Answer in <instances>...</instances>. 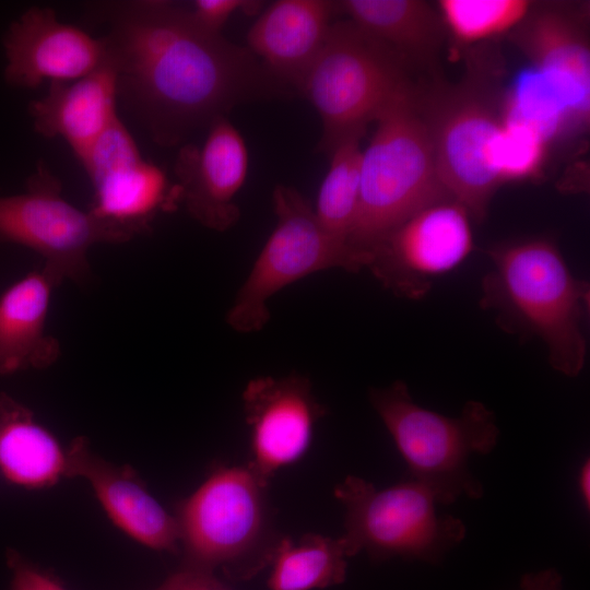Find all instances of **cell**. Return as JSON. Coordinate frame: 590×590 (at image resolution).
<instances>
[{"label":"cell","instance_id":"obj_5","mask_svg":"<svg viewBox=\"0 0 590 590\" xmlns=\"http://www.w3.org/2000/svg\"><path fill=\"white\" fill-rule=\"evenodd\" d=\"M406 62L351 20L333 22L298 91L322 123L318 149L329 154L344 138L365 132L414 90Z\"/></svg>","mask_w":590,"mask_h":590},{"label":"cell","instance_id":"obj_8","mask_svg":"<svg viewBox=\"0 0 590 590\" xmlns=\"http://www.w3.org/2000/svg\"><path fill=\"white\" fill-rule=\"evenodd\" d=\"M476 78L420 97L439 178L471 220L481 222L503 184L498 141L504 127V99Z\"/></svg>","mask_w":590,"mask_h":590},{"label":"cell","instance_id":"obj_30","mask_svg":"<svg viewBox=\"0 0 590 590\" xmlns=\"http://www.w3.org/2000/svg\"><path fill=\"white\" fill-rule=\"evenodd\" d=\"M520 590H563V576L555 568L526 573L519 582Z\"/></svg>","mask_w":590,"mask_h":590},{"label":"cell","instance_id":"obj_3","mask_svg":"<svg viewBox=\"0 0 590 590\" xmlns=\"http://www.w3.org/2000/svg\"><path fill=\"white\" fill-rule=\"evenodd\" d=\"M449 199L414 88L379 117L363 151L359 205L347 244L367 264L369 251L391 229Z\"/></svg>","mask_w":590,"mask_h":590},{"label":"cell","instance_id":"obj_28","mask_svg":"<svg viewBox=\"0 0 590 590\" xmlns=\"http://www.w3.org/2000/svg\"><path fill=\"white\" fill-rule=\"evenodd\" d=\"M7 558L12 570L10 590H64L47 575L30 565L15 551L10 550Z\"/></svg>","mask_w":590,"mask_h":590},{"label":"cell","instance_id":"obj_7","mask_svg":"<svg viewBox=\"0 0 590 590\" xmlns=\"http://www.w3.org/2000/svg\"><path fill=\"white\" fill-rule=\"evenodd\" d=\"M344 507V542L349 557L365 552L374 560L401 558L436 565L467 535L465 524L437 511L434 495L408 477L378 489L347 475L334 487Z\"/></svg>","mask_w":590,"mask_h":590},{"label":"cell","instance_id":"obj_19","mask_svg":"<svg viewBox=\"0 0 590 590\" xmlns=\"http://www.w3.org/2000/svg\"><path fill=\"white\" fill-rule=\"evenodd\" d=\"M117 97V75L108 59L85 76L50 83L28 111L37 133L63 139L81 161L118 118Z\"/></svg>","mask_w":590,"mask_h":590},{"label":"cell","instance_id":"obj_23","mask_svg":"<svg viewBox=\"0 0 590 590\" xmlns=\"http://www.w3.org/2000/svg\"><path fill=\"white\" fill-rule=\"evenodd\" d=\"M349 558L341 536L282 534L271 558L269 590H315L342 583Z\"/></svg>","mask_w":590,"mask_h":590},{"label":"cell","instance_id":"obj_24","mask_svg":"<svg viewBox=\"0 0 590 590\" xmlns=\"http://www.w3.org/2000/svg\"><path fill=\"white\" fill-rule=\"evenodd\" d=\"M364 134L347 135L329 153V169L320 185L314 210L321 227L346 244L359 205L361 140Z\"/></svg>","mask_w":590,"mask_h":590},{"label":"cell","instance_id":"obj_17","mask_svg":"<svg viewBox=\"0 0 590 590\" xmlns=\"http://www.w3.org/2000/svg\"><path fill=\"white\" fill-rule=\"evenodd\" d=\"M335 1L279 0L250 27L248 49L291 88H299L329 34Z\"/></svg>","mask_w":590,"mask_h":590},{"label":"cell","instance_id":"obj_2","mask_svg":"<svg viewBox=\"0 0 590 590\" xmlns=\"http://www.w3.org/2000/svg\"><path fill=\"white\" fill-rule=\"evenodd\" d=\"M486 252L493 268L482 282V307L495 311L506 331L542 340L551 367L577 377L587 356L589 283L574 275L547 238L502 243Z\"/></svg>","mask_w":590,"mask_h":590},{"label":"cell","instance_id":"obj_1","mask_svg":"<svg viewBox=\"0 0 590 590\" xmlns=\"http://www.w3.org/2000/svg\"><path fill=\"white\" fill-rule=\"evenodd\" d=\"M90 13L104 39L121 95L154 141L175 145L245 101L287 96L248 48L203 30L168 1H102Z\"/></svg>","mask_w":590,"mask_h":590},{"label":"cell","instance_id":"obj_12","mask_svg":"<svg viewBox=\"0 0 590 590\" xmlns=\"http://www.w3.org/2000/svg\"><path fill=\"white\" fill-rule=\"evenodd\" d=\"M474 248L471 217L453 199L414 213L369 251L366 269L392 294L417 300Z\"/></svg>","mask_w":590,"mask_h":590},{"label":"cell","instance_id":"obj_21","mask_svg":"<svg viewBox=\"0 0 590 590\" xmlns=\"http://www.w3.org/2000/svg\"><path fill=\"white\" fill-rule=\"evenodd\" d=\"M335 9L406 63H434L446 32L437 8L422 0H343Z\"/></svg>","mask_w":590,"mask_h":590},{"label":"cell","instance_id":"obj_10","mask_svg":"<svg viewBox=\"0 0 590 590\" xmlns=\"http://www.w3.org/2000/svg\"><path fill=\"white\" fill-rule=\"evenodd\" d=\"M24 246L44 259L43 267L61 283L91 279L88 250L121 239L62 197V185L44 162L27 178L25 190L0 197V246Z\"/></svg>","mask_w":590,"mask_h":590},{"label":"cell","instance_id":"obj_29","mask_svg":"<svg viewBox=\"0 0 590 590\" xmlns=\"http://www.w3.org/2000/svg\"><path fill=\"white\" fill-rule=\"evenodd\" d=\"M155 590H229L211 571L189 567L170 576Z\"/></svg>","mask_w":590,"mask_h":590},{"label":"cell","instance_id":"obj_31","mask_svg":"<svg viewBox=\"0 0 590 590\" xmlns=\"http://www.w3.org/2000/svg\"><path fill=\"white\" fill-rule=\"evenodd\" d=\"M578 487L585 507H590V461L586 459L578 473Z\"/></svg>","mask_w":590,"mask_h":590},{"label":"cell","instance_id":"obj_20","mask_svg":"<svg viewBox=\"0 0 590 590\" xmlns=\"http://www.w3.org/2000/svg\"><path fill=\"white\" fill-rule=\"evenodd\" d=\"M62 283L42 267L0 296V375L44 369L61 355L58 339L46 331L50 299Z\"/></svg>","mask_w":590,"mask_h":590},{"label":"cell","instance_id":"obj_6","mask_svg":"<svg viewBox=\"0 0 590 590\" xmlns=\"http://www.w3.org/2000/svg\"><path fill=\"white\" fill-rule=\"evenodd\" d=\"M268 488L247 464L211 470L175 517L191 567L247 576L271 562L282 534Z\"/></svg>","mask_w":590,"mask_h":590},{"label":"cell","instance_id":"obj_11","mask_svg":"<svg viewBox=\"0 0 590 590\" xmlns=\"http://www.w3.org/2000/svg\"><path fill=\"white\" fill-rule=\"evenodd\" d=\"M80 162L94 189L88 212L122 243L150 232L160 213L181 203L177 185L142 157L119 117Z\"/></svg>","mask_w":590,"mask_h":590},{"label":"cell","instance_id":"obj_13","mask_svg":"<svg viewBox=\"0 0 590 590\" xmlns=\"http://www.w3.org/2000/svg\"><path fill=\"white\" fill-rule=\"evenodd\" d=\"M586 12L563 3L534 4L509 32L558 105L567 134L585 132L590 118V47Z\"/></svg>","mask_w":590,"mask_h":590},{"label":"cell","instance_id":"obj_25","mask_svg":"<svg viewBox=\"0 0 590 590\" xmlns=\"http://www.w3.org/2000/svg\"><path fill=\"white\" fill-rule=\"evenodd\" d=\"M532 5L528 0H440L436 8L452 38L471 45L509 33Z\"/></svg>","mask_w":590,"mask_h":590},{"label":"cell","instance_id":"obj_15","mask_svg":"<svg viewBox=\"0 0 590 590\" xmlns=\"http://www.w3.org/2000/svg\"><path fill=\"white\" fill-rule=\"evenodd\" d=\"M4 79L16 87L72 81L108 60L104 37L58 20L48 7H32L13 21L3 38Z\"/></svg>","mask_w":590,"mask_h":590},{"label":"cell","instance_id":"obj_14","mask_svg":"<svg viewBox=\"0 0 590 590\" xmlns=\"http://www.w3.org/2000/svg\"><path fill=\"white\" fill-rule=\"evenodd\" d=\"M241 400L249 428L247 467L269 485L279 470L305 456L327 409L309 378L298 373L256 377L245 386Z\"/></svg>","mask_w":590,"mask_h":590},{"label":"cell","instance_id":"obj_9","mask_svg":"<svg viewBox=\"0 0 590 590\" xmlns=\"http://www.w3.org/2000/svg\"><path fill=\"white\" fill-rule=\"evenodd\" d=\"M275 226L227 310L236 332L255 333L270 320L268 303L285 286L318 271L357 272L366 259L327 233L308 200L295 188L278 185L272 194Z\"/></svg>","mask_w":590,"mask_h":590},{"label":"cell","instance_id":"obj_26","mask_svg":"<svg viewBox=\"0 0 590 590\" xmlns=\"http://www.w3.org/2000/svg\"><path fill=\"white\" fill-rule=\"evenodd\" d=\"M547 142L532 128L504 118L498 141V166L503 184L533 177L541 166Z\"/></svg>","mask_w":590,"mask_h":590},{"label":"cell","instance_id":"obj_27","mask_svg":"<svg viewBox=\"0 0 590 590\" xmlns=\"http://www.w3.org/2000/svg\"><path fill=\"white\" fill-rule=\"evenodd\" d=\"M261 5L250 0H196L189 9L193 21L203 30L221 34L223 25L236 12H256Z\"/></svg>","mask_w":590,"mask_h":590},{"label":"cell","instance_id":"obj_18","mask_svg":"<svg viewBox=\"0 0 590 590\" xmlns=\"http://www.w3.org/2000/svg\"><path fill=\"white\" fill-rule=\"evenodd\" d=\"M64 475L83 476L104 508L123 531L157 551H176L178 524L128 468H117L91 452L78 437L66 453Z\"/></svg>","mask_w":590,"mask_h":590},{"label":"cell","instance_id":"obj_4","mask_svg":"<svg viewBox=\"0 0 590 590\" xmlns=\"http://www.w3.org/2000/svg\"><path fill=\"white\" fill-rule=\"evenodd\" d=\"M368 400L406 463L409 477L425 486L438 505L483 497L484 486L469 462L497 446L500 433L492 410L470 400L459 415L446 416L418 405L402 380L370 388Z\"/></svg>","mask_w":590,"mask_h":590},{"label":"cell","instance_id":"obj_16","mask_svg":"<svg viewBox=\"0 0 590 590\" xmlns=\"http://www.w3.org/2000/svg\"><path fill=\"white\" fill-rule=\"evenodd\" d=\"M174 169L181 204L194 221L215 232H226L238 222L235 199L246 180L248 151L226 117L208 126L201 144L181 146Z\"/></svg>","mask_w":590,"mask_h":590},{"label":"cell","instance_id":"obj_22","mask_svg":"<svg viewBox=\"0 0 590 590\" xmlns=\"http://www.w3.org/2000/svg\"><path fill=\"white\" fill-rule=\"evenodd\" d=\"M66 455L33 413L0 392V470L7 481L28 488L54 484L64 474Z\"/></svg>","mask_w":590,"mask_h":590}]
</instances>
